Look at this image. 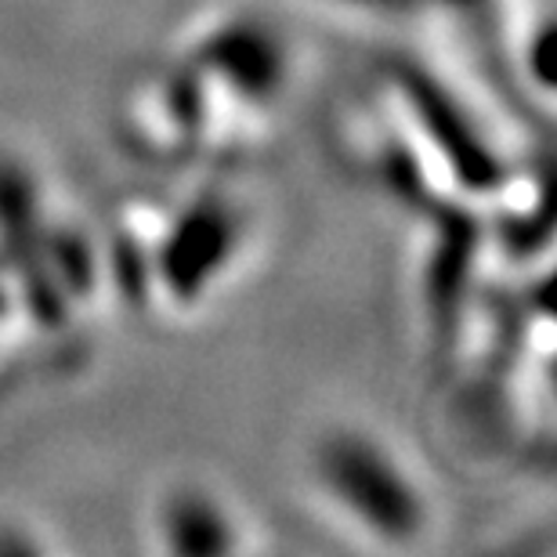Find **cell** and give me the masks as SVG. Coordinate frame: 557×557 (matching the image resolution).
<instances>
[{"mask_svg": "<svg viewBox=\"0 0 557 557\" xmlns=\"http://www.w3.org/2000/svg\"><path fill=\"white\" fill-rule=\"evenodd\" d=\"M289 81L294 54L283 29L253 11L221 15L131 87L124 135L163 166L232 160L269 141Z\"/></svg>", "mask_w": 557, "mask_h": 557, "instance_id": "cell-1", "label": "cell"}, {"mask_svg": "<svg viewBox=\"0 0 557 557\" xmlns=\"http://www.w3.org/2000/svg\"><path fill=\"white\" fill-rule=\"evenodd\" d=\"M250 236V214L225 185H207L182 199L131 203L116 218L113 269L149 308H203L210 294L236 272Z\"/></svg>", "mask_w": 557, "mask_h": 557, "instance_id": "cell-2", "label": "cell"}, {"mask_svg": "<svg viewBox=\"0 0 557 557\" xmlns=\"http://www.w3.org/2000/svg\"><path fill=\"white\" fill-rule=\"evenodd\" d=\"M311 485L333 518L384 547H413L434 525L428 478L373 428H333L311 456Z\"/></svg>", "mask_w": 557, "mask_h": 557, "instance_id": "cell-3", "label": "cell"}, {"mask_svg": "<svg viewBox=\"0 0 557 557\" xmlns=\"http://www.w3.org/2000/svg\"><path fill=\"white\" fill-rule=\"evenodd\" d=\"M156 532L163 536L160 547L174 554H232L247 547V521L207 485H177L171 496H163Z\"/></svg>", "mask_w": 557, "mask_h": 557, "instance_id": "cell-4", "label": "cell"}]
</instances>
